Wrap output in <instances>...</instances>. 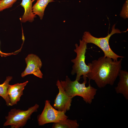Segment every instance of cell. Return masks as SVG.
<instances>
[{"instance_id": "cell-1", "label": "cell", "mask_w": 128, "mask_h": 128, "mask_svg": "<svg viewBox=\"0 0 128 128\" xmlns=\"http://www.w3.org/2000/svg\"><path fill=\"white\" fill-rule=\"evenodd\" d=\"M122 58L115 61L109 57L101 56L90 63V72L87 75L89 80L94 81L97 87L104 88L114 84L122 69Z\"/></svg>"}, {"instance_id": "cell-2", "label": "cell", "mask_w": 128, "mask_h": 128, "mask_svg": "<svg viewBox=\"0 0 128 128\" xmlns=\"http://www.w3.org/2000/svg\"><path fill=\"white\" fill-rule=\"evenodd\" d=\"M88 82V85L85 84L87 80H84L82 83H80L76 80L72 81L67 76L65 80L60 81L62 86L67 94L73 98L76 96L82 97L87 103L91 104L96 93L97 89L91 86Z\"/></svg>"}, {"instance_id": "cell-3", "label": "cell", "mask_w": 128, "mask_h": 128, "mask_svg": "<svg viewBox=\"0 0 128 128\" xmlns=\"http://www.w3.org/2000/svg\"><path fill=\"white\" fill-rule=\"evenodd\" d=\"M87 44L82 39L79 40V45L77 43L75 44V49L74 51L76 53V56L74 59L71 60L72 62L74 64L71 74L73 75L76 74L75 80L78 81L82 76L84 80H87V75L91 70L90 63H88L87 65L85 62Z\"/></svg>"}, {"instance_id": "cell-4", "label": "cell", "mask_w": 128, "mask_h": 128, "mask_svg": "<svg viewBox=\"0 0 128 128\" xmlns=\"http://www.w3.org/2000/svg\"><path fill=\"white\" fill-rule=\"evenodd\" d=\"M115 26L114 24L112 26L111 33L105 37H96L92 35L89 32L86 31L84 33L82 38L87 43H92L99 47L103 51L104 57H109L114 60L117 61L118 58H123L124 57L117 55L112 50L109 45V40L113 34L125 32L127 30L121 32L119 29H115Z\"/></svg>"}, {"instance_id": "cell-5", "label": "cell", "mask_w": 128, "mask_h": 128, "mask_svg": "<svg viewBox=\"0 0 128 128\" xmlns=\"http://www.w3.org/2000/svg\"><path fill=\"white\" fill-rule=\"evenodd\" d=\"M39 106L36 104L26 110L16 108L11 109L9 112L8 115L5 117L6 121L3 126H10L11 128H22L30 119L32 114L37 111Z\"/></svg>"}, {"instance_id": "cell-6", "label": "cell", "mask_w": 128, "mask_h": 128, "mask_svg": "<svg viewBox=\"0 0 128 128\" xmlns=\"http://www.w3.org/2000/svg\"><path fill=\"white\" fill-rule=\"evenodd\" d=\"M63 111H59L53 107L50 103V101H45V105L41 114L37 118L39 126H42L50 123H55L60 120L68 118Z\"/></svg>"}, {"instance_id": "cell-7", "label": "cell", "mask_w": 128, "mask_h": 128, "mask_svg": "<svg viewBox=\"0 0 128 128\" xmlns=\"http://www.w3.org/2000/svg\"><path fill=\"white\" fill-rule=\"evenodd\" d=\"M27 66L21 74L22 77L33 74L40 78H43V74L40 70L42 63L39 57L33 54H29L25 59Z\"/></svg>"}, {"instance_id": "cell-8", "label": "cell", "mask_w": 128, "mask_h": 128, "mask_svg": "<svg viewBox=\"0 0 128 128\" xmlns=\"http://www.w3.org/2000/svg\"><path fill=\"white\" fill-rule=\"evenodd\" d=\"M56 85L59 92L54 100L53 107L59 111H63L65 114L70 109L73 98L67 94L58 79Z\"/></svg>"}, {"instance_id": "cell-9", "label": "cell", "mask_w": 128, "mask_h": 128, "mask_svg": "<svg viewBox=\"0 0 128 128\" xmlns=\"http://www.w3.org/2000/svg\"><path fill=\"white\" fill-rule=\"evenodd\" d=\"M28 82L27 81L23 83H18L13 85L9 84L8 91L11 106L16 105L23 94L25 87Z\"/></svg>"}, {"instance_id": "cell-10", "label": "cell", "mask_w": 128, "mask_h": 128, "mask_svg": "<svg viewBox=\"0 0 128 128\" xmlns=\"http://www.w3.org/2000/svg\"><path fill=\"white\" fill-rule=\"evenodd\" d=\"M119 76V81L115 89L117 94H122L126 99H128V72L121 70Z\"/></svg>"}, {"instance_id": "cell-11", "label": "cell", "mask_w": 128, "mask_h": 128, "mask_svg": "<svg viewBox=\"0 0 128 128\" xmlns=\"http://www.w3.org/2000/svg\"><path fill=\"white\" fill-rule=\"evenodd\" d=\"M32 0H22L20 4L24 8V12L21 20L22 23L27 21L32 22L36 17V15L32 11Z\"/></svg>"}, {"instance_id": "cell-12", "label": "cell", "mask_w": 128, "mask_h": 128, "mask_svg": "<svg viewBox=\"0 0 128 128\" xmlns=\"http://www.w3.org/2000/svg\"><path fill=\"white\" fill-rule=\"evenodd\" d=\"M54 1L53 0H37L32 6L33 13L36 15H38L41 19H42L45 9L48 3Z\"/></svg>"}, {"instance_id": "cell-13", "label": "cell", "mask_w": 128, "mask_h": 128, "mask_svg": "<svg viewBox=\"0 0 128 128\" xmlns=\"http://www.w3.org/2000/svg\"><path fill=\"white\" fill-rule=\"evenodd\" d=\"M13 77H6L5 81L2 84H0V96L5 101L7 106H11L8 94V89L9 85V82L12 79Z\"/></svg>"}, {"instance_id": "cell-14", "label": "cell", "mask_w": 128, "mask_h": 128, "mask_svg": "<svg viewBox=\"0 0 128 128\" xmlns=\"http://www.w3.org/2000/svg\"><path fill=\"white\" fill-rule=\"evenodd\" d=\"M79 124L76 120H72L68 118L62 119L56 123H54L52 128H78Z\"/></svg>"}, {"instance_id": "cell-15", "label": "cell", "mask_w": 128, "mask_h": 128, "mask_svg": "<svg viewBox=\"0 0 128 128\" xmlns=\"http://www.w3.org/2000/svg\"><path fill=\"white\" fill-rule=\"evenodd\" d=\"M17 0H1L0 1V12L12 6Z\"/></svg>"}, {"instance_id": "cell-16", "label": "cell", "mask_w": 128, "mask_h": 128, "mask_svg": "<svg viewBox=\"0 0 128 128\" xmlns=\"http://www.w3.org/2000/svg\"><path fill=\"white\" fill-rule=\"evenodd\" d=\"M128 0H126L124 4L120 15L124 18H128Z\"/></svg>"}, {"instance_id": "cell-17", "label": "cell", "mask_w": 128, "mask_h": 128, "mask_svg": "<svg viewBox=\"0 0 128 128\" xmlns=\"http://www.w3.org/2000/svg\"><path fill=\"white\" fill-rule=\"evenodd\" d=\"M18 51H15L14 52L6 53L2 52L1 51L0 49V56L1 57H6L8 56H9L12 55L16 54V53H17Z\"/></svg>"}, {"instance_id": "cell-18", "label": "cell", "mask_w": 128, "mask_h": 128, "mask_svg": "<svg viewBox=\"0 0 128 128\" xmlns=\"http://www.w3.org/2000/svg\"><path fill=\"white\" fill-rule=\"evenodd\" d=\"M35 0H32V2H33Z\"/></svg>"}, {"instance_id": "cell-19", "label": "cell", "mask_w": 128, "mask_h": 128, "mask_svg": "<svg viewBox=\"0 0 128 128\" xmlns=\"http://www.w3.org/2000/svg\"><path fill=\"white\" fill-rule=\"evenodd\" d=\"M1 0H0V1Z\"/></svg>"}, {"instance_id": "cell-20", "label": "cell", "mask_w": 128, "mask_h": 128, "mask_svg": "<svg viewBox=\"0 0 128 128\" xmlns=\"http://www.w3.org/2000/svg\"></svg>"}]
</instances>
